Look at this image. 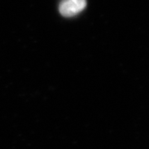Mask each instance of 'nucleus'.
Masks as SVG:
<instances>
[{
	"label": "nucleus",
	"mask_w": 149,
	"mask_h": 149,
	"mask_svg": "<svg viewBox=\"0 0 149 149\" xmlns=\"http://www.w3.org/2000/svg\"><path fill=\"white\" fill-rule=\"evenodd\" d=\"M86 3V0H62L59 5V11L62 16L73 17L84 10Z\"/></svg>",
	"instance_id": "nucleus-1"
}]
</instances>
